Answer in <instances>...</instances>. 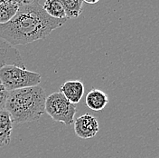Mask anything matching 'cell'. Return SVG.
<instances>
[{
    "label": "cell",
    "mask_w": 159,
    "mask_h": 158,
    "mask_svg": "<svg viewBox=\"0 0 159 158\" xmlns=\"http://www.w3.org/2000/svg\"><path fill=\"white\" fill-rule=\"evenodd\" d=\"M76 112V105L71 104L60 92L52 93L46 97L45 113L56 122L70 126L74 123Z\"/></svg>",
    "instance_id": "4"
},
{
    "label": "cell",
    "mask_w": 159,
    "mask_h": 158,
    "mask_svg": "<svg viewBox=\"0 0 159 158\" xmlns=\"http://www.w3.org/2000/svg\"><path fill=\"white\" fill-rule=\"evenodd\" d=\"M41 81L38 73L16 66H5L0 68V82L8 92L39 86Z\"/></svg>",
    "instance_id": "3"
},
{
    "label": "cell",
    "mask_w": 159,
    "mask_h": 158,
    "mask_svg": "<svg viewBox=\"0 0 159 158\" xmlns=\"http://www.w3.org/2000/svg\"><path fill=\"white\" fill-rule=\"evenodd\" d=\"M21 1H22L23 5H26V4H30V3L34 2V0H21Z\"/></svg>",
    "instance_id": "16"
},
{
    "label": "cell",
    "mask_w": 159,
    "mask_h": 158,
    "mask_svg": "<svg viewBox=\"0 0 159 158\" xmlns=\"http://www.w3.org/2000/svg\"><path fill=\"white\" fill-rule=\"evenodd\" d=\"M1 4H16V5H22L21 0H0Z\"/></svg>",
    "instance_id": "14"
},
{
    "label": "cell",
    "mask_w": 159,
    "mask_h": 158,
    "mask_svg": "<svg viewBox=\"0 0 159 158\" xmlns=\"http://www.w3.org/2000/svg\"><path fill=\"white\" fill-rule=\"evenodd\" d=\"M13 120L9 113L3 109L0 111V147L7 146L11 141Z\"/></svg>",
    "instance_id": "9"
},
{
    "label": "cell",
    "mask_w": 159,
    "mask_h": 158,
    "mask_svg": "<svg viewBox=\"0 0 159 158\" xmlns=\"http://www.w3.org/2000/svg\"><path fill=\"white\" fill-rule=\"evenodd\" d=\"M66 21L67 18L50 17L39 1L34 0L30 4H22L8 22L0 24V38L11 46L27 45L45 38Z\"/></svg>",
    "instance_id": "1"
},
{
    "label": "cell",
    "mask_w": 159,
    "mask_h": 158,
    "mask_svg": "<svg viewBox=\"0 0 159 158\" xmlns=\"http://www.w3.org/2000/svg\"><path fill=\"white\" fill-rule=\"evenodd\" d=\"M21 5L16 4H1L0 3V24L8 22L17 12Z\"/></svg>",
    "instance_id": "12"
},
{
    "label": "cell",
    "mask_w": 159,
    "mask_h": 158,
    "mask_svg": "<svg viewBox=\"0 0 159 158\" xmlns=\"http://www.w3.org/2000/svg\"><path fill=\"white\" fill-rule=\"evenodd\" d=\"M82 1H84V2H86L88 4H90V5H94V4L98 3L99 0H82Z\"/></svg>",
    "instance_id": "15"
},
{
    "label": "cell",
    "mask_w": 159,
    "mask_h": 158,
    "mask_svg": "<svg viewBox=\"0 0 159 158\" xmlns=\"http://www.w3.org/2000/svg\"><path fill=\"white\" fill-rule=\"evenodd\" d=\"M5 66H16L25 68L19 51L0 38V68Z\"/></svg>",
    "instance_id": "6"
},
{
    "label": "cell",
    "mask_w": 159,
    "mask_h": 158,
    "mask_svg": "<svg viewBox=\"0 0 159 158\" xmlns=\"http://www.w3.org/2000/svg\"><path fill=\"white\" fill-rule=\"evenodd\" d=\"M7 96H8V91L4 87V86L0 82V111L5 109Z\"/></svg>",
    "instance_id": "13"
},
{
    "label": "cell",
    "mask_w": 159,
    "mask_h": 158,
    "mask_svg": "<svg viewBox=\"0 0 159 158\" xmlns=\"http://www.w3.org/2000/svg\"><path fill=\"white\" fill-rule=\"evenodd\" d=\"M62 4L66 17L68 18H77L82 13V0H60Z\"/></svg>",
    "instance_id": "11"
},
{
    "label": "cell",
    "mask_w": 159,
    "mask_h": 158,
    "mask_svg": "<svg viewBox=\"0 0 159 158\" xmlns=\"http://www.w3.org/2000/svg\"><path fill=\"white\" fill-rule=\"evenodd\" d=\"M84 85L79 80H70L62 84L60 93L71 104H78L84 95Z\"/></svg>",
    "instance_id": "7"
},
{
    "label": "cell",
    "mask_w": 159,
    "mask_h": 158,
    "mask_svg": "<svg viewBox=\"0 0 159 158\" xmlns=\"http://www.w3.org/2000/svg\"><path fill=\"white\" fill-rule=\"evenodd\" d=\"M86 106L93 111H101L109 103V97L106 93L99 89L92 88L85 97Z\"/></svg>",
    "instance_id": "8"
},
{
    "label": "cell",
    "mask_w": 159,
    "mask_h": 158,
    "mask_svg": "<svg viewBox=\"0 0 159 158\" xmlns=\"http://www.w3.org/2000/svg\"><path fill=\"white\" fill-rule=\"evenodd\" d=\"M43 7L50 17L56 19L67 18L64 7L60 0H45Z\"/></svg>",
    "instance_id": "10"
},
{
    "label": "cell",
    "mask_w": 159,
    "mask_h": 158,
    "mask_svg": "<svg viewBox=\"0 0 159 158\" xmlns=\"http://www.w3.org/2000/svg\"><path fill=\"white\" fill-rule=\"evenodd\" d=\"M74 133L81 139H89L94 137L99 131L98 119L95 116L84 114L74 120Z\"/></svg>",
    "instance_id": "5"
},
{
    "label": "cell",
    "mask_w": 159,
    "mask_h": 158,
    "mask_svg": "<svg viewBox=\"0 0 159 158\" xmlns=\"http://www.w3.org/2000/svg\"><path fill=\"white\" fill-rule=\"evenodd\" d=\"M46 97L45 90L40 86L9 91L5 110L14 123L37 121L45 113Z\"/></svg>",
    "instance_id": "2"
}]
</instances>
